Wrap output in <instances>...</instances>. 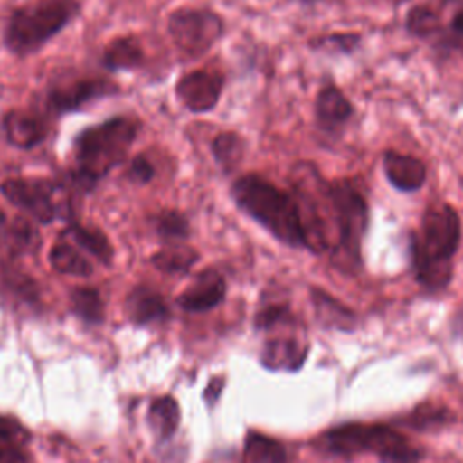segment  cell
Returning <instances> with one entry per match:
<instances>
[{
	"mask_svg": "<svg viewBox=\"0 0 463 463\" xmlns=\"http://www.w3.org/2000/svg\"><path fill=\"white\" fill-rule=\"evenodd\" d=\"M461 241L463 222L452 204L439 201L423 210L420 226L407 237L411 271L421 288L434 293L450 284Z\"/></svg>",
	"mask_w": 463,
	"mask_h": 463,
	"instance_id": "obj_1",
	"label": "cell"
},
{
	"mask_svg": "<svg viewBox=\"0 0 463 463\" xmlns=\"http://www.w3.org/2000/svg\"><path fill=\"white\" fill-rule=\"evenodd\" d=\"M230 197L239 212L264 228L275 241L293 250L311 251L293 192L277 186L257 172H246L232 183Z\"/></svg>",
	"mask_w": 463,
	"mask_h": 463,
	"instance_id": "obj_2",
	"label": "cell"
},
{
	"mask_svg": "<svg viewBox=\"0 0 463 463\" xmlns=\"http://www.w3.org/2000/svg\"><path fill=\"white\" fill-rule=\"evenodd\" d=\"M139 121L128 116H114L83 128L72 145V183L83 192L92 190L128 154L139 134Z\"/></svg>",
	"mask_w": 463,
	"mask_h": 463,
	"instance_id": "obj_3",
	"label": "cell"
},
{
	"mask_svg": "<svg viewBox=\"0 0 463 463\" xmlns=\"http://www.w3.org/2000/svg\"><path fill=\"white\" fill-rule=\"evenodd\" d=\"M331 206V217L336 230V244L333 246V260L338 269L354 271L362 268L364 239L369 232V203L351 179H333L324 183Z\"/></svg>",
	"mask_w": 463,
	"mask_h": 463,
	"instance_id": "obj_4",
	"label": "cell"
},
{
	"mask_svg": "<svg viewBox=\"0 0 463 463\" xmlns=\"http://www.w3.org/2000/svg\"><path fill=\"white\" fill-rule=\"evenodd\" d=\"M317 443L327 454L356 456L371 452L382 463H416L421 458V450L403 434L380 423H342L326 430Z\"/></svg>",
	"mask_w": 463,
	"mask_h": 463,
	"instance_id": "obj_5",
	"label": "cell"
},
{
	"mask_svg": "<svg viewBox=\"0 0 463 463\" xmlns=\"http://www.w3.org/2000/svg\"><path fill=\"white\" fill-rule=\"evenodd\" d=\"M80 11L76 0H33L16 7L5 24L4 43L14 56L40 51Z\"/></svg>",
	"mask_w": 463,
	"mask_h": 463,
	"instance_id": "obj_6",
	"label": "cell"
},
{
	"mask_svg": "<svg viewBox=\"0 0 463 463\" xmlns=\"http://www.w3.org/2000/svg\"><path fill=\"white\" fill-rule=\"evenodd\" d=\"M2 195L27 212L40 224H49L69 213V195L61 184L45 177H9L0 184Z\"/></svg>",
	"mask_w": 463,
	"mask_h": 463,
	"instance_id": "obj_7",
	"label": "cell"
},
{
	"mask_svg": "<svg viewBox=\"0 0 463 463\" xmlns=\"http://www.w3.org/2000/svg\"><path fill=\"white\" fill-rule=\"evenodd\" d=\"M168 34L181 54L199 58L224 34V20L208 7H179L168 14Z\"/></svg>",
	"mask_w": 463,
	"mask_h": 463,
	"instance_id": "obj_8",
	"label": "cell"
},
{
	"mask_svg": "<svg viewBox=\"0 0 463 463\" xmlns=\"http://www.w3.org/2000/svg\"><path fill=\"white\" fill-rule=\"evenodd\" d=\"M118 92V85L103 78L71 76L58 78L49 83L45 92V107L51 114H65L83 105Z\"/></svg>",
	"mask_w": 463,
	"mask_h": 463,
	"instance_id": "obj_9",
	"label": "cell"
},
{
	"mask_svg": "<svg viewBox=\"0 0 463 463\" xmlns=\"http://www.w3.org/2000/svg\"><path fill=\"white\" fill-rule=\"evenodd\" d=\"M222 89V74L208 69H195L179 76L175 83V96L188 112L206 114L219 105Z\"/></svg>",
	"mask_w": 463,
	"mask_h": 463,
	"instance_id": "obj_10",
	"label": "cell"
},
{
	"mask_svg": "<svg viewBox=\"0 0 463 463\" xmlns=\"http://www.w3.org/2000/svg\"><path fill=\"white\" fill-rule=\"evenodd\" d=\"M226 279L215 268H206L195 275L192 284L177 295L175 304L188 313H204L217 307L226 298Z\"/></svg>",
	"mask_w": 463,
	"mask_h": 463,
	"instance_id": "obj_11",
	"label": "cell"
},
{
	"mask_svg": "<svg viewBox=\"0 0 463 463\" xmlns=\"http://www.w3.org/2000/svg\"><path fill=\"white\" fill-rule=\"evenodd\" d=\"M382 170L387 183L402 194H414L421 190L429 174L427 165L420 157L392 148L382 152Z\"/></svg>",
	"mask_w": 463,
	"mask_h": 463,
	"instance_id": "obj_12",
	"label": "cell"
},
{
	"mask_svg": "<svg viewBox=\"0 0 463 463\" xmlns=\"http://www.w3.org/2000/svg\"><path fill=\"white\" fill-rule=\"evenodd\" d=\"M315 123L324 132H340L354 116V105L335 83H324L313 103Z\"/></svg>",
	"mask_w": 463,
	"mask_h": 463,
	"instance_id": "obj_13",
	"label": "cell"
},
{
	"mask_svg": "<svg viewBox=\"0 0 463 463\" xmlns=\"http://www.w3.org/2000/svg\"><path fill=\"white\" fill-rule=\"evenodd\" d=\"M2 130L9 145L20 150H31L45 139L47 121L40 112L11 109L2 116Z\"/></svg>",
	"mask_w": 463,
	"mask_h": 463,
	"instance_id": "obj_14",
	"label": "cell"
},
{
	"mask_svg": "<svg viewBox=\"0 0 463 463\" xmlns=\"http://www.w3.org/2000/svg\"><path fill=\"white\" fill-rule=\"evenodd\" d=\"M125 311L132 324L148 326L170 317V307L163 295L150 286L139 284L130 289L125 300Z\"/></svg>",
	"mask_w": 463,
	"mask_h": 463,
	"instance_id": "obj_15",
	"label": "cell"
},
{
	"mask_svg": "<svg viewBox=\"0 0 463 463\" xmlns=\"http://www.w3.org/2000/svg\"><path fill=\"white\" fill-rule=\"evenodd\" d=\"M307 356V345L295 338H271L260 351V364L269 371L295 373Z\"/></svg>",
	"mask_w": 463,
	"mask_h": 463,
	"instance_id": "obj_16",
	"label": "cell"
},
{
	"mask_svg": "<svg viewBox=\"0 0 463 463\" xmlns=\"http://www.w3.org/2000/svg\"><path fill=\"white\" fill-rule=\"evenodd\" d=\"M309 297L315 309V317L322 327L351 331L356 326V315L353 313V309L344 306L327 291L313 286L309 288Z\"/></svg>",
	"mask_w": 463,
	"mask_h": 463,
	"instance_id": "obj_17",
	"label": "cell"
},
{
	"mask_svg": "<svg viewBox=\"0 0 463 463\" xmlns=\"http://www.w3.org/2000/svg\"><path fill=\"white\" fill-rule=\"evenodd\" d=\"M143 61L145 51L141 42L132 34L112 38L101 54V65L107 71H134L141 67Z\"/></svg>",
	"mask_w": 463,
	"mask_h": 463,
	"instance_id": "obj_18",
	"label": "cell"
},
{
	"mask_svg": "<svg viewBox=\"0 0 463 463\" xmlns=\"http://www.w3.org/2000/svg\"><path fill=\"white\" fill-rule=\"evenodd\" d=\"M146 421L159 441H168L175 434L181 421V409L177 400L168 394L154 398L146 411Z\"/></svg>",
	"mask_w": 463,
	"mask_h": 463,
	"instance_id": "obj_19",
	"label": "cell"
},
{
	"mask_svg": "<svg viewBox=\"0 0 463 463\" xmlns=\"http://www.w3.org/2000/svg\"><path fill=\"white\" fill-rule=\"evenodd\" d=\"M246 150H248V141L239 132H233V130L219 132L210 143L212 157L224 174H232L233 170L239 168V165L246 156Z\"/></svg>",
	"mask_w": 463,
	"mask_h": 463,
	"instance_id": "obj_20",
	"label": "cell"
},
{
	"mask_svg": "<svg viewBox=\"0 0 463 463\" xmlns=\"http://www.w3.org/2000/svg\"><path fill=\"white\" fill-rule=\"evenodd\" d=\"M199 257L201 255L195 248L184 242H174L157 250L150 257V262L156 269L166 275H184L192 269V266L199 260Z\"/></svg>",
	"mask_w": 463,
	"mask_h": 463,
	"instance_id": "obj_21",
	"label": "cell"
},
{
	"mask_svg": "<svg viewBox=\"0 0 463 463\" xmlns=\"http://www.w3.org/2000/svg\"><path fill=\"white\" fill-rule=\"evenodd\" d=\"M65 233H69L71 239L80 248H83L87 253L96 257L99 262L110 266V262L114 259V248H112L109 237L101 230L90 228V226H83L78 221H71Z\"/></svg>",
	"mask_w": 463,
	"mask_h": 463,
	"instance_id": "obj_22",
	"label": "cell"
},
{
	"mask_svg": "<svg viewBox=\"0 0 463 463\" xmlns=\"http://www.w3.org/2000/svg\"><path fill=\"white\" fill-rule=\"evenodd\" d=\"M286 447L269 436L250 430L244 439V461L246 463H286Z\"/></svg>",
	"mask_w": 463,
	"mask_h": 463,
	"instance_id": "obj_23",
	"label": "cell"
},
{
	"mask_svg": "<svg viewBox=\"0 0 463 463\" xmlns=\"http://www.w3.org/2000/svg\"><path fill=\"white\" fill-rule=\"evenodd\" d=\"M49 262L54 271L72 277H89L92 273L90 262L65 241H58L49 250Z\"/></svg>",
	"mask_w": 463,
	"mask_h": 463,
	"instance_id": "obj_24",
	"label": "cell"
},
{
	"mask_svg": "<svg viewBox=\"0 0 463 463\" xmlns=\"http://www.w3.org/2000/svg\"><path fill=\"white\" fill-rule=\"evenodd\" d=\"M72 313L89 326H98L105 318V304L96 288L80 286L71 291Z\"/></svg>",
	"mask_w": 463,
	"mask_h": 463,
	"instance_id": "obj_25",
	"label": "cell"
},
{
	"mask_svg": "<svg viewBox=\"0 0 463 463\" xmlns=\"http://www.w3.org/2000/svg\"><path fill=\"white\" fill-rule=\"evenodd\" d=\"M36 242H38V233L29 221H25L24 217H14L11 221L7 219L4 235H2V246L7 250L11 257L31 251Z\"/></svg>",
	"mask_w": 463,
	"mask_h": 463,
	"instance_id": "obj_26",
	"label": "cell"
},
{
	"mask_svg": "<svg viewBox=\"0 0 463 463\" xmlns=\"http://www.w3.org/2000/svg\"><path fill=\"white\" fill-rule=\"evenodd\" d=\"M405 29L411 36L420 40L434 38L441 33V16L430 5H412L405 14Z\"/></svg>",
	"mask_w": 463,
	"mask_h": 463,
	"instance_id": "obj_27",
	"label": "cell"
},
{
	"mask_svg": "<svg viewBox=\"0 0 463 463\" xmlns=\"http://www.w3.org/2000/svg\"><path fill=\"white\" fill-rule=\"evenodd\" d=\"M154 228H156V233L159 235V239L165 241L166 244L184 242L192 233L188 217L181 210H175V208L161 210L154 217Z\"/></svg>",
	"mask_w": 463,
	"mask_h": 463,
	"instance_id": "obj_28",
	"label": "cell"
},
{
	"mask_svg": "<svg viewBox=\"0 0 463 463\" xmlns=\"http://www.w3.org/2000/svg\"><path fill=\"white\" fill-rule=\"evenodd\" d=\"M309 49L313 51H324L329 54H338V56H349L358 51L362 45V34L358 33H329V34H320L313 40H309Z\"/></svg>",
	"mask_w": 463,
	"mask_h": 463,
	"instance_id": "obj_29",
	"label": "cell"
},
{
	"mask_svg": "<svg viewBox=\"0 0 463 463\" xmlns=\"http://www.w3.org/2000/svg\"><path fill=\"white\" fill-rule=\"evenodd\" d=\"M450 418H452V414L449 412V409H445L441 405L421 403L411 412L407 425L416 430H432V429H439L445 423H449Z\"/></svg>",
	"mask_w": 463,
	"mask_h": 463,
	"instance_id": "obj_30",
	"label": "cell"
},
{
	"mask_svg": "<svg viewBox=\"0 0 463 463\" xmlns=\"http://www.w3.org/2000/svg\"><path fill=\"white\" fill-rule=\"evenodd\" d=\"M293 322V315L291 309L286 302H269L264 304L262 307H259V311L255 313L253 318V326L255 329H273L277 326H284Z\"/></svg>",
	"mask_w": 463,
	"mask_h": 463,
	"instance_id": "obj_31",
	"label": "cell"
},
{
	"mask_svg": "<svg viewBox=\"0 0 463 463\" xmlns=\"http://www.w3.org/2000/svg\"><path fill=\"white\" fill-rule=\"evenodd\" d=\"M4 284H5V288L14 297L22 298L24 302L33 304V302L38 300V286H36V282L29 275H25V273H22V271H18L14 268H9L4 273Z\"/></svg>",
	"mask_w": 463,
	"mask_h": 463,
	"instance_id": "obj_32",
	"label": "cell"
},
{
	"mask_svg": "<svg viewBox=\"0 0 463 463\" xmlns=\"http://www.w3.org/2000/svg\"><path fill=\"white\" fill-rule=\"evenodd\" d=\"M29 439L31 432L16 418L0 414V443L24 447L25 443H29Z\"/></svg>",
	"mask_w": 463,
	"mask_h": 463,
	"instance_id": "obj_33",
	"label": "cell"
},
{
	"mask_svg": "<svg viewBox=\"0 0 463 463\" xmlns=\"http://www.w3.org/2000/svg\"><path fill=\"white\" fill-rule=\"evenodd\" d=\"M125 175L128 177L130 183L146 184V183H150L154 179L156 168H154L152 161L145 154H137V156H134L130 159V165H128Z\"/></svg>",
	"mask_w": 463,
	"mask_h": 463,
	"instance_id": "obj_34",
	"label": "cell"
},
{
	"mask_svg": "<svg viewBox=\"0 0 463 463\" xmlns=\"http://www.w3.org/2000/svg\"><path fill=\"white\" fill-rule=\"evenodd\" d=\"M224 383H226V380L222 376H215V378H212L208 382V385L204 389V394H203V398H204L208 407H213V403L219 400V396H221V392L224 389Z\"/></svg>",
	"mask_w": 463,
	"mask_h": 463,
	"instance_id": "obj_35",
	"label": "cell"
},
{
	"mask_svg": "<svg viewBox=\"0 0 463 463\" xmlns=\"http://www.w3.org/2000/svg\"><path fill=\"white\" fill-rule=\"evenodd\" d=\"M449 27H450V31L454 33V36L463 38V9H459V11L452 16Z\"/></svg>",
	"mask_w": 463,
	"mask_h": 463,
	"instance_id": "obj_36",
	"label": "cell"
},
{
	"mask_svg": "<svg viewBox=\"0 0 463 463\" xmlns=\"http://www.w3.org/2000/svg\"><path fill=\"white\" fill-rule=\"evenodd\" d=\"M5 222H7V217H5V213H4V212H0V248H2V235H4Z\"/></svg>",
	"mask_w": 463,
	"mask_h": 463,
	"instance_id": "obj_37",
	"label": "cell"
},
{
	"mask_svg": "<svg viewBox=\"0 0 463 463\" xmlns=\"http://www.w3.org/2000/svg\"><path fill=\"white\" fill-rule=\"evenodd\" d=\"M443 5H450V4H458V5H463V0H439Z\"/></svg>",
	"mask_w": 463,
	"mask_h": 463,
	"instance_id": "obj_38",
	"label": "cell"
}]
</instances>
